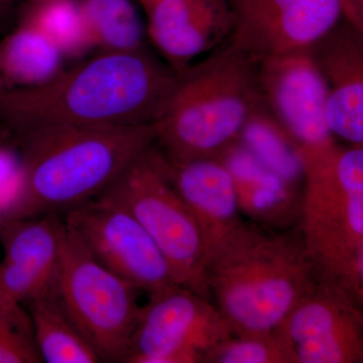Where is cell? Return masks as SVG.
Returning <instances> with one entry per match:
<instances>
[{
	"label": "cell",
	"instance_id": "obj_21",
	"mask_svg": "<svg viewBox=\"0 0 363 363\" xmlns=\"http://www.w3.org/2000/svg\"><path fill=\"white\" fill-rule=\"evenodd\" d=\"M204 363H291L276 333L231 335L207 353Z\"/></svg>",
	"mask_w": 363,
	"mask_h": 363
},
{
	"label": "cell",
	"instance_id": "obj_1",
	"mask_svg": "<svg viewBox=\"0 0 363 363\" xmlns=\"http://www.w3.org/2000/svg\"><path fill=\"white\" fill-rule=\"evenodd\" d=\"M175 79L145 49L101 52L44 84L0 89V125L13 138L47 126L152 123Z\"/></svg>",
	"mask_w": 363,
	"mask_h": 363
},
{
	"label": "cell",
	"instance_id": "obj_7",
	"mask_svg": "<svg viewBox=\"0 0 363 363\" xmlns=\"http://www.w3.org/2000/svg\"><path fill=\"white\" fill-rule=\"evenodd\" d=\"M55 289L100 362H124L142 313L138 290L100 264L65 222Z\"/></svg>",
	"mask_w": 363,
	"mask_h": 363
},
{
	"label": "cell",
	"instance_id": "obj_8",
	"mask_svg": "<svg viewBox=\"0 0 363 363\" xmlns=\"http://www.w3.org/2000/svg\"><path fill=\"white\" fill-rule=\"evenodd\" d=\"M149 296L124 363H204L231 336L213 303L187 288L169 286Z\"/></svg>",
	"mask_w": 363,
	"mask_h": 363
},
{
	"label": "cell",
	"instance_id": "obj_19",
	"mask_svg": "<svg viewBox=\"0 0 363 363\" xmlns=\"http://www.w3.org/2000/svg\"><path fill=\"white\" fill-rule=\"evenodd\" d=\"M91 47L101 52L145 49V33L131 0H80Z\"/></svg>",
	"mask_w": 363,
	"mask_h": 363
},
{
	"label": "cell",
	"instance_id": "obj_22",
	"mask_svg": "<svg viewBox=\"0 0 363 363\" xmlns=\"http://www.w3.org/2000/svg\"><path fill=\"white\" fill-rule=\"evenodd\" d=\"M43 362L23 305L0 300V363Z\"/></svg>",
	"mask_w": 363,
	"mask_h": 363
},
{
	"label": "cell",
	"instance_id": "obj_5",
	"mask_svg": "<svg viewBox=\"0 0 363 363\" xmlns=\"http://www.w3.org/2000/svg\"><path fill=\"white\" fill-rule=\"evenodd\" d=\"M304 177L301 238L318 279L363 304V145L297 152Z\"/></svg>",
	"mask_w": 363,
	"mask_h": 363
},
{
	"label": "cell",
	"instance_id": "obj_27",
	"mask_svg": "<svg viewBox=\"0 0 363 363\" xmlns=\"http://www.w3.org/2000/svg\"><path fill=\"white\" fill-rule=\"evenodd\" d=\"M138 1L142 4L143 9H145V11H149L155 4H157V2L161 1V0H138Z\"/></svg>",
	"mask_w": 363,
	"mask_h": 363
},
{
	"label": "cell",
	"instance_id": "obj_28",
	"mask_svg": "<svg viewBox=\"0 0 363 363\" xmlns=\"http://www.w3.org/2000/svg\"><path fill=\"white\" fill-rule=\"evenodd\" d=\"M0 300H4V301H7V302H9V300H6V298H4V296L2 295L1 292H0ZM14 304H16V303H14Z\"/></svg>",
	"mask_w": 363,
	"mask_h": 363
},
{
	"label": "cell",
	"instance_id": "obj_12",
	"mask_svg": "<svg viewBox=\"0 0 363 363\" xmlns=\"http://www.w3.org/2000/svg\"><path fill=\"white\" fill-rule=\"evenodd\" d=\"M229 42L253 61L310 49L339 21L340 0H228Z\"/></svg>",
	"mask_w": 363,
	"mask_h": 363
},
{
	"label": "cell",
	"instance_id": "obj_16",
	"mask_svg": "<svg viewBox=\"0 0 363 363\" xmlns=\"http://www.w3.org/2000/svg\"><path fill=\"white\" fill-rule=\"evenodd\" d=\"M167 164L174 186L199 226L208 264L217 248L245 222L233 174L220 159L167 160Z\"/></svg>",
	"mask_w": 363,
	"mask_h": 363
},
{
	"label": "cell",
	"instance_id": "obj_6",
	"mask_svg": "<svg viewBox=\"0 0 363 363\" xmlns=\"http://www.w3.org/2000/svg\"><path fill=\"white\" fill-rule=\"evenodd\" d=\"M97 197L121 205L142 224L168 262L177 285L211 301L199 226L174 186L166 157L155 143Z\"/></svg>",
	"mask_w": 363,
	"mask_h": 363
},
{
	"label": "cell",
	"instance_id": "obj_25",
	"mask_svg": "<svg viewBox=\"0 0 363 363\" xmlns=\"http://www.w3.org/2000/svg\"><path fill=\"white\" fill-rule=\"evenodd\" d=\"M16 1V0H0V30L11 20Z\"/></svg>",
	"mask_w": 363,
	"mask_h": 363
},
{
	"label": "cell",
	"instance_id": "obj_4",
	"mask_svg": "<svg viewBox=\"0 0 363 363\" xmlns=\"http://www.w3.org/2000/svg\"><path fill=\"white\" fill-rule=\"evenodd\" d=\"M262 102L257 62L228 40L176 73L155 121V145L172 162L222 160Z\"/></svg>",
	"mask_w": 363,
	"mask_h": 363
},
{
	"label": "cell",
	"instance_id": "obj_15",
	"mask_svg": "<svg viewBox=\"0 0 363 363\" xmlns=\"http://www.w3.org/2000/svg\"><path fill=\"white\" fill-rule=\"evenodd\" d=\"M311 51L326 83L332 135L363 145V33L341 20Z\"/></svg>",
	"mask_w": 363,
	"mask_h": 363
},
{
	"label": "cell",
	"instance_id": "obj_14",
	"mask_svg": "<svg viewBox=\"0 0 363 363\" xmlns=\"http://www.w3.org/2000/svg\"><path fill=\"white\" fill-rule=\"evenodd\" d=\"M147 35L175 73L230 39L228 0H161L147 11Z\"/></svg>",
	"mask_w": 363,
	"mask_h": 363
},
{
	"label": "cell",
	"instance_id": "obj_3",
	"mask_svg": "<svg viewBox=\"0 0 363 363\" xmlns=\"http://www.w3.org/2000/svg\"><path fill=\"white\" fill-rule=\"evenodd\" d=\"M210 298L231 335L276 333L318 281L301 234L242 224L208 260Z\"/></svg>",
	"mask_w": 363,
	"mask_h": 363
},
{
	"label": "cell",
	"instance_id": "obj_17",
	"mask_svg": "<svg viewBox=\"0 0 363 363\" xmlns=\"http://www.w3.org/2000/svg\"><path fill=\"white\" fill-rule=\"evenodd\" d=\"M63 55L37 30L18 23L0 40V89L44 84L63 70Z\"/></svg>",
	"mask_w": 363,
	"mask_h": 363
},
{
	"label": "cell",
	"instance_id": "obj_18",
	"mask_svg": "<svg viewBox=\"0 0 363 363\" xmlns=\"http://www.w3.org/2000/svg\"><path fill=\"white\" fill-rule=\"evenodd\" d=\"M33 338L43 362L96 363L99 357L71 321L55 285L26 303Z\"/></svg>",
	"mask_w": 363,
	"mask_h": 363
},
{
	"label": "cell",
	"instance_id": "obj_26",
	"mask_svg": "<svg viewBox=\"0 0 363 363\" xmlns=\"http://www.w3.org/2000/svg\"><path fill=\"white\" fill-rule=\"evenodd\" d=\"M11 140L13 138L11 133L4 126L0 125V142H11Z\"/></svg>",
	"mask_w": 363,
	"mask_h": 363
},
{
	"label": "cell",
	"instance_id": "obj_10",
	"mask_svg": "<svg viewBox=\"0 0 363 363\" xmlns=\"http://www.w3.org/2000/svg\"><path fill=\"white\" fill-rule=\"evenodd\" d=\"M362 307L341 286L318 279L276 331L291 363H362Z\"/></svg>",
	"mask_w": 363,
	"mask_h": 363
},
{
	"label": "cell",
	"instance_id": "obj_9",
	"mask_svg": "<svg viewBox=\"0 0 363 363\" xmlns=\"http://www.w3.org/2000/svg\"><path fill=\"white\" fill-rule=\"evenodd\" d=\"M65 214L66 225L91 255L136 290L150 295L177 285L156 242L121 205L96 197Z\"/></svg>",
	"mask_w": 363,
	"mask_h": 363
},
{
	"label": "cell",
	"instance_id": "obj_11",
	"mask_svg": "<svg viewBox=\"0 0 363 363\" xmlns=\"http://www.w3.org/2000/svg\"><path fill=\"white\" fill-rule=\"evenodd\" d=\"M260 97L296 152L334 142L326 119L327 87L311 48L257 63Z\"/></svg>",
	"mask_w": 363,
	"mask_h": 363
},
{
	"label": "cell",
	"instance_id": "obj_2",
	"mask_svg": "<svg viewBox=\"0 0 363 363\" xmlns=\"http://www.w3.org/2000/svg\"><path fill=\"white\" fill-rule=\"evenodd\" d=\"M156 138L155 123L47 126L14 136L23 169L16 219L66 213L96 198Z\"/></svg>",
	"mask_w": 363,
	"mask_h": 363
},
{
	"label": "cell",
	"instance_id": "obj_23",
	"mask_svg": "<svg viewBox=\"0 0 363 363\" xmlns=\"http://www.w3.org/2000/svg\"><path fill=\"white\" fill-rule=\"evenodd\" d=\"M21 186L20 150L13 142H0V227L16 219Z\"/></svg>",
	"mask_w": 363,
	"mask_h": 363
},
{
	"label": "cell",
	"instance_id": "obj_24",
	"mask_svg": "<svg viewBox=\"0 0 363 363\" xmlns=\"http://www.w3.org/2000/svg\"><path fill=\"white\" fill-rule=\"evenodd\" d=\"M342 21L363 33V0H340Z\"/></svg>",
	"mask_w": 363,
	"mask_h": 363
},
{
	"label": "cell",
	"instance_id": "obj_13",
	"mask_svg": "<svg viewBox=\"0 0 363 363\" xmlns=\"http://www.w3.org/2000/svg\"><path fill=\"white\" fill-rule=\"evenodd\" d=\"M63 229L58 213L14 219L0 227L4 250L0 292L6 300L23 305L51 290L58 272Z\"/></svg>",
	"mask_w": 363,
	"mask_h": 363
},
{
	"label": "cell",
	"instance_id": "obj_20",
	"mask_svg": "<svg viewBox=\"0 0 363 363\" xmlns=\"http://www.w3.org/2000/svg\"><path fill=\"white\" fill-rule=\"evenodd\" d=\"M18 23L45 35L65 59L84 56L92 50L80 0H26Z\"/></svg>",
	"mask_w": 363,
	"mask_h": 363
}]
</instances>
